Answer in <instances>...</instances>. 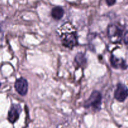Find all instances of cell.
Listing matches in <instances>:
<instances>
[{
  "mask_svg": "<svg viewBox=\"0 0 128 128\" xmlns=\"http://www.w3.org/2000/svg\"><path fill=\"white\" fill-rule=\"evenodd\" d=\"M74 29L70 30L69 32L62 31L60 34L62 44L67 48L72 49L78 44L77 34Z\"/></svg>",
  "mask_w": 128,
  "mask_h": 128,
  "instance_id": "obj_1",
  "label": "cell"
},
{
  "mask_svg": "<svg viewBox=\"0 0 128 128\" xmlns=\"http://www.w3.org/2000/svg\"><path fill=\"white\" fill-rule=\"evenodd\" d=\"M75 62L80 67H84L87 64V59L85 54L82 52H79L75 56Z\"/></svg>",
  "mask_w": 128,
  "mask_h": 128,
  "instance_id": "obj_9",
  "label": "cell"
},
{
  "mask_svg": "<svg viewBox=\"0 0 128 128\" xmlns=\"http://www.w3.org/2000/svg\"><path fill=\"white\" fill-rule=\"evenodd\" d=\"M3 32L0 30V46L2 44L3 41Z\"/></svg>",
  "mask_w": 128,
  "mask_h": 128,
  "instance_id": "obj_12",
  "label": "cell"
},
{
  "mask_svg": "<svg viewBox=\"0 0 128 128\" xmlns=\"http://www.w3.org/2000/svg\"><path fill=\"white\" fill-rule=\"evenodd\" d=\"M64 14V10L60 6H55L51 10V16L55 20L62 18Z\"/></svg>",
  "mask_w": 128,
  "mask_h": 128,
  "instance_id": "obj_8",
  "label": "cell"
},
{
  "mask_svg": "<svg viewBox=\"0 0 128 128\" xmlns=\"http://www.w3.org/2000/svg\"><path fill=\"white\" fill-rule=\"evenodd\" d=\"M0 87H1V83H0Z\"/></svg>",
  "mask_w": 128,
  "mask_h": 128,
  "instance_id": "obj_13",
  "label": "cell"
},
{
  "mask_svg": "<svg viewBox=\"0 0 128 128\" xmlns=\"http://www.w3.org/2000/svg\"><path fill=\"white\" fill-rule=\"evenodd\" d=\"M105 2H106L107 4L109 6H113L114 4H115V2H116V0H105Z\"/></svg>",
  "mask_w": 128,
  "mask_h": 128,
  "instance_id": "obj_11",
  "label": "cell"
},
{
  "mask_svg": "<svg viewBox=\"0 0 128 128\" xmlns=\"http://www.w3.org/2000/svg\"><path fill=\"white\" fill-rule=\"evenodd\" d=\"M123 40L125 44L128 45V31H126L123 36Z\"/></svg>",
  "mask_w": 128,
  "mask_h": 128,
  "instance_id": "obj_10",
  "label": "cell"
},
{
  "mask_svg": "<svg viewBox=\"0 0 128 128\" xmlns=\"http://www.w3.org/2000/svg\"><path fill=\"white\" fill-rule=\"evenodd\" d=\"M15 88L19 94L23 96H25L28 90V81L23 78L18 79L15 83Z\"/></svg>",
  "mask_w": 128,
  "mask_h": 128,
  "instance_id": "obj_6",
  "label": "cell"
},
{
  "mask_svg": "<svg viewBox=\"0 0 128 128\" xmlns=\"http://www.w3.org/2000/svg\"><path fill=\"white\" fill-rule=\"evenodd\" d=\"M102 95L99 91H94L88 100L84 102V108H92L94 111H100L102 105Z\"/></svg>",
  "mask_w": 128,
  "mask_h": 128,
  "instance_id": "obj_2",
  "label": "cell"
},
{
  "mask_svg": "<svg viewBox=\"0 0 128 128\" xmlns=\"http://www.w3.org/2000/svg\"><path fill=\"white\" fill-rule=\"evenodd\" d=\"M107 35L110 42L119 43L122 38V30L117 25L112 24L108 26Z\"/></svg>",
  "mask_w": 128,
  "mask_h": 128,
  "instance_id": "obj_3",
  "label": "cell"
},
{
  "mask_svg": "<svg viewBox=\"0 0 128 128\" xmlns=\"http://www.w3.org/2000/svg\"><path fill=\"white\" fill-rule=\"evenodd\" d=\"M128 96V89L125 84L119 83L114 92V98L119 102H123Z\"/></svg>",
  "mask_w": 128,
  "mask_h": 128,
  "instance_id": "obj_5",
  "label": "cell"
},
{
  "mask_svg": "<svg viewBox=\"0 0 128 128\" xmlns=\"http://www.w3.org/2000/svg\"><path fill=\"white\" fill-rule=\"evenodd\" d=\"M22 109L18 104H13L11 105L8 114V120L11 123H15L19 119Z\"/></svg>",
  "mask_w": 128,
  "mask_h": 128,
  "instance_id": "obj_4",
  "label": "cell"
},
{
  "mask_svg": "<svg viewBox=\"0 0 128 128\" xmlns=\"http://www.w3.org/2000/svg\"><path fill=\"white\" fill-rule=\"evenodd\" d=\"M110 61L112 66L114 68L125 70L128 66L126 64L125 60H123L122 58H119L114 55H112L110 59Z\"/></svg>",
  "mask_w": 128,
  "mask_h": 128,
  "instance_id": "obj_7",
  "label": "cell"
}]
</instances>
